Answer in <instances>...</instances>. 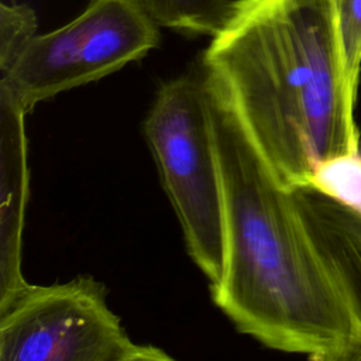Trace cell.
Masks as SVG:
<instances>
[{"instance_id": "cell-1", "label": "cell", "mask_w": 361, "mask_h": 361, "mask_svg": "<svg viewBox=\"0 0 361 361\" xmlns=\"http://www.w3.org/2000/svg\"><path fill=\"white\" fill-rule=\"evenodd\" d=\"M203 76L224 190V268L212 288L214 303L241 333L312 361L360 343L355 307L293 192L278 182L226 97Z\"/></svg>"}, {"instance_id": "cell-2", "label": "cell", "mask_w": 361, "mask_h": 361, "mask_svg": "<svg viewBox=\"0 0 361 361\" xmlns=\"http://www.w3.org/2000/svg\"><path fill=\"white\" fill-rule=\"evenodd\" d=\"M200 69L283 188L360 152L330 0H234Z\"/></svg>"}, {"instance_id": "cell-3", "label": "cell", "mask_w": 361, "mask_h": 361, "mask_svg": "<svg viewBox=\"0 0 361 361\" xmlns=\"http://www.w3.org/2000/svg\"><path fill=\"white\" fill-rule=\"evenodd\" d=\"M144 134L186 250L213 288L224 268V190L212 100L202 71L159 87Z\"/></svg>"}, {"instance_id": "cell-4", "label": "cell", "mask_w": 361, "mask_h": 361, "mask_svg": "<svg viewBox=\"0 0 361 361\" xmlns=\"http://www.w3.org/2000/svg\"><path fill=\"white\" fill-rule=\"evenodd\" d=\"M158 27L141 0H90L68 24L35 34L0 71V85L28 113L42 100L144 58L159 44Z\"/></svg>"}, {"instance_id": "cell-5", "label": "cell", "mask_w": 361, "mask_h": 361, "mask_svg": "<svg viewBox=\"0 0 361 361\" xmlns=\"http://www.w3.org/2000/svg\"><path fill=\"white\" fill-rule=\"evenodd\" d=\"M135 345L92 278L28 283L0 305V361H126Z\"/></svg>"}, {"instance_id": "cell-6", "label": "cell", "mask_w": 361, "mask_h": 361, "mask_svg": "<svg viewBox=\"0 0 361 361\" xmlns=\"http://www.w3.org/2000/svg\"><path fill=\"white\" fill-rule=\"evenodd\" d=\"M25 110L0 85V305L28 286L21 271L28 199Z\"/></svg>"}, {"instance_id": "cell-7", "label": "cell", "mask_w": 361, "mask_h": 361, "mask_svg": "<svg viewBox=\"0 0 361 361\" xmlns=\"http://www.w3.org/2000/svg\"><path fill=\"white\" fill-rule=\"evenodd\" d=\"M299 212L361 322V212L313 186L293 189ZM361 361V341L323 360Z\"/></svg>"}, {"instance_id": "cell-8", "label": "cell", "mask_w": 361, "mask_h": 361, "mask_svg": "<svg viewBox=\"0 0 361 361\" xmlns=\"http://www.w3.org/2000/svg\"><path fill=\"white\" fill-rule=\"evenodd\" d=\"M155 21L185 34L214 35L234 0H141Z\"/></svg>"}, {"instance_id": "cell-9", "label": "cell", "mask_w": 361, "mask_h": 361, "mask_svg": "<svg viewBox=\"0 0 361 361\" xmlns=\"http://www.w3.org/2000/svg\"><path fill=\"white\" fill-rule=\"evenodd\" d=\"M330 4L336 18L345 92L355 103L361 72V0H330Z\"/></svg>"}, {"instance_id": "cell-10", "label": "cell", "mask_w": 361, "mask_h": 361, "mask_svg": "<svg viewBox=\"0 0 361 361\" xmlns=\"http://www.w3.org/2000/svg\"><path fill=\"white\" fill-rule=\"evenodd\" d=\"M309 186L361 212V155L341 157L323 164Z\"/></svg>"}, {"instance_id": "cell-11", "label": "cell", "mask_w": 361, "mask_h": 361, "mask_svg": "<svg viewBox=\"0 0 361 361\" xmlns=\"http://www.w3.org/2000/svg\"><path fill=\"white\" fill-rule=\"evenodd\" d=\"M37 34L35 13L25 4H6L0 8V71L7 69Z\"/></svg>"}, {"instance_id": "cell-12", "label": "cell", "mask_w": 361, "mask_h": 361, "mask_svg": "<svg viewBox=\"0 0 361 361\" xmlns=\"http://www.w3.org/2000/svg\"><path fill=\"white\" fill-rule=\"evenodd\" d=\"M126 361H175L166 353L152 345H135Z\"/></svg>"}]
</instances>
